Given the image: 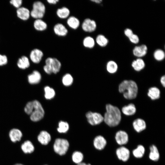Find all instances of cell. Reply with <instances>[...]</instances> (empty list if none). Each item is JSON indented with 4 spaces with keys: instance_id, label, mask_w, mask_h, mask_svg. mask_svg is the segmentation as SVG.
I'll use <instances>...</instances> for the list:
<instances>
[{
    "instance_id": "6da1fadb",
    "label": "cell",
    "mask_w": 165,
    "mask_h": 165,
    "mask_svg": "<svg viewBox=\"0 0 165 165\" xmlns=\"http://www.w3.org/2000/svg\"><path fill=\"white\" fill-rule=\"evenodd\" d=\"M106 112L104 117L105 123L110 127H114L118 125L121 119V112L117 107L111 104L106 105Z\"/></svg>"
},
{
    "instance_id": "7a4b0ae2",
    "label": "cell",
    "mask_w": 165,
    "mask_h": 165,
    "mask_svg": "<svg viewBox=\"0 0 165 165\" xmlns=\"http://www.w3.org/2000/svg\"><path fill=\"white\" fill-rule=\"evenodd\" d=\"M119 91L123 94L125 99L132 100L136 97L138 88L137 83L134 81L125 80L119 84Z\"/></svg>"
},
{
    "instance_id": "3957f363",
    "label": "cell",
    "mask_w": 165,
    "mask_h": 165,
    "mask_svg": "<svg viewBox=\"0 0 165 165\" xmlns=\"http://www.w3.org/2000/svg\"><path fill=\"white\" fill-rule=\"evenodd\" d=\"M45 64L43 69L45 72L49 74H56L60 71L61 66L60 61L57 59L51 57L46 58Z\"/></svg>"
},
{
    "instance_id": "277c9868",
    "label": "cell",
    "mask_w": 165,
    "mask_h": 165,
    "mask_svg": "<svg viewBox=\"0 0 165 165\" xmlns=\"http://www.w3.org/2000/svg\"><path fill=\"white\" fill-rule=\"evenodd\" d=\"M34 109L30 115L31 120L33 122H37L43 117L45 112L41 103L37 100L32 101Z\"/></svg>"
},
{
    "instance_id": "5b68a950",
    "label": "cell",
    "mask_w": 165,
    "mask_h": 165,
    "mask_svg": "<svg viewBox=\"0 0 165 165\" xmlns=\"http://www.w3.org/2000/svg\"><path fill=\"white\" fill-rule=\"evenodd\" d=\"M69 147V143L66 139L58 138L56 139L53 149L57 153L61 156L66 154Z\"/></svg>"
},
{
    "instance_id": "8992f818",
    "label": "cell",
    "mask_w": 165,
    "mask_h": 165,
    "mask_svg": "<svg viewBox=\"0 0 165 165\" xmlns=\"http://www.w3.org/2000/svg\"><path fill=\"white\" fill-rule=\"evenodd\" d=\"M46 12V7L42 2L37 1L35 2L33 5V9L30 15L31 16L36 19H41L44 16Z\"/></svg>"
},
{
    "instance_id": "52a82bcc",
    "label": "cell",
    "mask_w": 165,
    "mask_h": 165,
    "mask_svg": "<svg viewBox=\"0 0 165 165\" xmlns=\"http://www.w3.org/2000/svg\"><path fill=\"white\" fill-rule=\"evenodd\" d=\"M86 116L88 122L92 125L99 124L104 121V117L99 113L89 111Z\"/></svg>"
},
{
    "instance_id": "ba28073f",
    "label": "cell",
    "mask_w": 165,
    "mask_h": 165,
    "mask_svg": "<svg viewBox=\"0 0 165 165\" xmlns=\"http://www.w3.org/2000/svg\"><path fill=\"white\" fill-rule=\"evenodd\" d=\"M82 28V29L86 32H92L96 29L97 24L94 20L87 18L83 21Z\"/></svg>"
},
{
    "instance_id": "9c48e42d",
    "label": "cell",
    "mask_w": 165,
    "mask_h": 165,
    "mask_svg": "<svg viewBox=\"0 0 165 165\" xmlns=\"http://www.w3.org/2000/svg\"><path fill=\"white\" fill-rule=\"evenodd\" d=\"M116 152L118 158L123 161H127L129 158L130 151L125 147L122 146L119 148L117 149Z\"/></svg>"
},
{
    "instance_id": "30bf717a",
    "label": "cell",
    "mask_w": 165,
    "mask_h": 165,
    "mask_svg": "<svg viewBox=\"0 0 165 165\" xmlns=\"http://www.w3.org/2000/svg\"><path fill=\"white\" fill-rule=\"evenodd\" d=\"M115 138L117 143L120 145L126 144L129 140L128 134L125 131L121 130L116 132Z\"/></svg>"
},
{
    "instance_id": "8fae6325",
    "label": "cell",
    "mask_w": 165,
    "mask_h": 165,
    "mask_svg": "<svg viewBox=\"0 0 165 165\" xmlns=\"http://www.w3.org/2000/svg\"><path fill=\"white\" fill-rule=\"evenodd\" d=\"M43 56V53L41 50L35 49L31 51L30 57L33 62L38 64L41 61Z\"/></svg>"
},
{
    "instance_id": "7c38bea8",
    "label": "cell",
    "mask_w": 165,
    "mask_h": 165,
    "mask_svg": "<svg viewBox=\"0 0 165 165\" xmlns=\"http://www.w3.org/2000/svg\"><path fill=\"white\" fill-rule=\"evenodd\" d=\"M53 30L55 34L60 36H65L67 35L68 32L65 26L60 23L56 24L53 27Z\"/></svg>"
},
{
    "instance_id": "4fadbf2b",
    "label": "cell",
    "mask_w": 165,
    "mask_h": 165,
    "mask_svg": "<svg viewBox=\"0 0 165 165\" xmlns=\"http://www.w3.org/2000/svg\"><path fill=\"white\" fill-rule=\"evenodd\" d=\"M93 144L95 148L99 150L103 149L107 144V141L105 138L102 136H96L94 139Z\"/></svg>"
},
{
    "instance_id": "5bb4252c",
    "label": "cell",
    "mask_w": 165,
    "mask_h": 165,
    "mask_svg": "<svg viewBox=\"0 0 165 165\" xmlns=\"http://www.w3.org/2000/svg\"><path fill=\"white\" fill-rule=\"evenodd\" d=\"M148 50L147 46L144 44L135 46L133 50L134 55L136 57H141L146 54Z\"/></svg>"
},
{
    "instance_id": "9a60e30c",
    "label": "cell",
    "mask_w": 165,
    "mask_h": 165,
    "mask_svg": "<svg viewBox=\"0 0 165 165\" xmlns=\"http://www.w3.org/2000/svg\"><path fill=\"white\" fill-rule=\"evenodd\" d=\"M28 82L30 84H36L40 82L41 75L38 71L35 70L28 75Z\"/></svg>"
},
{
    "instance_id": "2e32d148",
    "label": "cell",
    "mask_w": 165,
    "mask_h": 165,
    "mask_svg": "<svg viewBox=\"0 0 165 165\" xmlns=\"http://www.w3.org/2000/svg\"><path fill=\"white\" fill-rule=\"evenodd\" d=\"M133 126L134 130L137 132H140L145 130L146 127L145 121L141 118H138L134 120Z\"/></svg>"
},
{
    "instance_id": "e0dca14e",
    "label": "cell",
    "mask_w": 165,
    "mask_h": 165,
    "mask_svg": "<svg viewBox=\"0 0 165 165\" xmlns=\"http://www.w3.org/2000/svg\"><path fill=\"white\" fill-rule=\"evenodd\" d=\"M50 134L46 131H41L38 136V140L43 145H47L51 140Z\"/></svg>"
},
{
    "instance_id": "ac0fdd59",
    "label": "cell",
    "mask_w": 165,
    "mask_h": 165,
    "mask_svg": "<svg viewBox=\"0 0 165 165\" xmlns=\"http://www.w3.org/2000/svg\"><path fill=\"white\" fill-rule=\"evenodd\" d=\"M22 134L18 129L13 128L11 129L9 132V136L11 140L13 142L20 141L22 137Z\"/></svg>"
},
{
    "instance_id": "d6986e66",
    "label": "cell",
    "mask_w": 165,
    "mask_h": 165,
    "mask_svg": "<svg viewBox=\"0 0 165 165\" xmlns=\"http://www.w3.org/2000/svg\"><path fill=\"white\" fill-rule=\"evenodd\" d=\"M122 112L125 115L131 116L134 115L136 112V108L135 105L133 103H130L123 107L122 108Z\"/></svg>"
},
{
    "instance_id": "ffe728a7",
    "label": "cell",
    "mask_w": 165,
    "mask_h": 165,
    "mask_svg": "<svg viewBox=\"0 0 165 165\" xmlns=\"http://www.w3.org/2000/svg\"><path fill=\"white\" fill-rule=\"evenodd\" d=\"M17 16L21 20H26L29 17L30 13L29 10L24 7H20L16 11Z\"/></svg>"
},
{
    "instance_id": "44dd1931",
    "label": "cell",
    "mask_w": 165,
    "mask_h": 165,
    "mask_svg": "<svg viewBox=\"0 0 165 165\" xmlns=\"http://www.w3.org/2000/svg\"><path fill=\"white\" fill-rule=\"evenodd\" d=\"M147 95L152 100H157L160 97V91L158 88L152 87L148 89Z\"/></svg>"
},
{
    "instance_id": "7402d4cb",
    "label": "cell",
    "mask_w": 165,
    "mask_h": 165,
    "mask_svg": "<svg viewBox=\"0 0 165 165\" xmlns=\"http://www.w3.org/2000/svg\"><path fill=\"white\" fill-rule=\"evenodd\" d=\"M67 23L69 27L75 30L79 28L80 22L78 18L75 16H71L68 18Z\"/></svg>"
},
{
    "instance_id": "603a6c76",
    "label": "cell",
    "mask_w": 165,
    "mask_h": 165,
    "mask_svg": "<svg viewBox=\"0 0 165 165\" xmlns=\"http://www.w3.org/2000/svg\"><path fill=\"white\" fill-rule=\"evenodd\" d=\"M70 10L67 7H63L58 8L56 11V14L58 17L62 19L68 18L70 14Z\"/></svg>"
},
{
    "instance_id": "cb8c5ba5",
    "label": "cell",
    "mask_w": 165,
    "mask_h": 165,
    "mask_svg": "<svg viewBox=\"0 0 165 165\" xmlns=\"http://www.w3.org/2000/svg\"><path fill=\"white\" fill-rule=\"evenodd\" d=\"M131 66L135 71L138 72L144 69L145 64L143 59L139 58L133 61Z\"/></svg>"
},
{
    "instance_id": "d4e9b609",
    "label": "cell",
    "mask_w": 165,
    "mask_h": 165,
    "mask_svg": "<svg viewBox=\"0 0 165 165\" xmlns=\"http://www.w3.org/2000/svg\"><path fill=\"white\" fill-rule=\"evenodd\" d=\"M150 152L149 157V159L153 161H156L158 160L160 158V154L156 147L152 145L150 147Z\"/></svg>"
},
{
    "instance_id": "484cf974",
    "label": "cell",
    "mask_w": 165,
    "mask_h": 165,
    "mask_svg": "<svg viewBox=\"0 0 165 165\" xmlns=\"http://www.w3.org/2000/svg\"><path fill=\"white\" fill-rule=\"evenodd\" d=\"M17 65L20 68L24 69L28 68L30 63L28 58L26 56H23L19 59L17 62Z\"/></svg>"
},
{
    "instance_id": "4316f807",
    "label": "cell",
    "mask_w": 165,
    "mask_h": 165,
    "mask_svg": "<svg viewBox=\"0 0 165 165\" xmlns=\"http://www.w3.org/2000/svg\"><path fill=\"white\" fill-rule=\"evenodd\" d=\"M21 148L23 152L25 153H30L34 150V146L29 141H25L21 145Z\"/></svg>"
},
{
    "instance_id": "83f0119b",
    "label": "cell",
    "mask_w": 165,
    "mask_h": 165,
    "mask_svg": "<svg viewBox=\"0 0 165 165\" xmlns=\"http://www.w3.org/2000/svg\"><path fill=\"white\" fill-rule=\"evenodd\" d=\"M34 26L36 30L38 31H43L47 28L46 23L40 19H36L34 23Z\"/></svg>"
},
{
    "instance_id": "f1b7e54d",
    "label": "cell",
    "mask_w": 165,
    "mask_h": 165,
    "mask_svg": "<svg viewBox=\"0 0 165 165\" xmlns=\"http://www.w3.org/2000/svg\"><path fill=\"white\" fill-rule=\"evenodd\" d=\"M95 42L94 39L92 37L87 36L83 39L82 43L85 47L91 49L94 46Z\"/></svg>"
},
{
    "instance_id": "f546056e",
    "label": "cell",
    "mask_w": 165,
    "mask_h": 165,
    "mask_svg": "<svg viewBox=\"0 0 165 165\" xmlns=\"http://www.w3.org/2000/svg\"><path fill=\"white\" fill-rule=\"evenodd\" d=\"M118 66L117 63L114 61H108L106 64V69L108 72L111 74L115 73L117 71Z\"/></svg>"
},
{
    "instance_id": "4dcf8cb0",
    "label": "cell",
    "mask_w": 165,
    "mask_h": 165,
    "mask_svg": "<svg viewBox=\"0 0 165 165\" xmlns=\"http://www.w3.org/2000/svg\"><path fill=\"white\" fill-rule=\"evenodd\" d=\"M95 42L99 46L104 47L107 45L108 40L104 35L100 34L96 37Z\"/></svg>"
},
{
    "instance_id": "1f68e13d",
    "label": "cell",
    "mask_w": 165,
    "mask_h": 165,
    "mask_svg": "<svg viewBox=\"0 0 165 165\" xmlns=\"http://www.w3.org/2000/svg\"><path fill=\"white\" fill-rule=\"evenodd\" d=\"M145 152V148L144 147L141 145H139L133 150V154L136 158H140L143 156Z\"/></svg>"
},
{
    "instance_id": "d6a6232c",
    "label": "cell",
    "mask_w": 165,
    "mask_h": 165,
    "mask_svg": "<svg viewBox=\"0 0 165 165\" xmlns=\"http://www.w3.org/2000/svg\"><path fill=\"white\" fill-rule=\"evenodd\" d=\"M45 97L47 100L51 99L55 96V92L54 90L49 86H46L44 88Z\"/></svg>"
},
{
    "instance_id": "836d02e7",
    "label": "cell",
    "mask_w": 165,
    "mask_h": 165,
    "mask_svg": "<svg viewBox=\"0 0 165 165\" xmlns=\"http://www.w3.org/2000/svg\"><path fill=\"white\" fill-rule=\"evenodd\" d=\"M72 158L74 162L79 164L82 163L83 160V156L81 152L76 151L73 153Z\"/></svg>"
},
{
    "instance_id": "e575fe53",
    "label": "cell",
    "mask_w": 165,
    "mask_h": 165,
    "mask_svg": "<svg viewBox=\"0 0 165 165\" xmlns=\"http://www.w3.org/2000/svg\"><path fill=\"white\" fill-rule=\"evenodd\" d=\"M69 129V126L67 122L61 121L59 123L57 130L59 133H66Z\"/></svg>"
},
{
    "instance_id": "d590c367",
    "label": "cell",
    "mask_w": 165,
    "mask_h": 165,
    "mask_svg": "<svg viewBox=\"0 0 165 165\" xmlns=\"http://www.w3.org/2000/svg\"><path fill=\"white\" fill-rule=\"evenodd\" d=\"M153 56L156 60L161 61L164 59L165 57V53L161 49H157L153 53Z\"/></svg>"
},
{
    "instance_id": "8d00e7d4",
    "label": "cell",
    "mask_w": 165,
    "mask_h": 165,
    "mask_svg": "<svg viewBox=\"0 0 165 165\" xmlns=\"http://www.w3.org/2000/svg\"><path fill=\"white\" fill-rule=\"evenodd\" d=\"M73 82V77L69 74H66L63 77L62 82L63 84L65 86H70L72 83Z\"/></svg>"
},
{
    "instance_id": "74e56055",
    "label": "cell",
    "mask_w": 165,
    "mask_h": 165,
    "mask_svg": "<svg viewBox=\"0 0 165 165\" xmlns=\"http://www.w3.org/2000/svg\"><path fill=\"white\" fill-rule=\"evenodd\" d=\"M33 109L34 108L32 101L28 102L26 104L24 109L25 112L27 114L30 115L32 112Z\"/></svg>"
},
{
    "instance_id": "f35d334b",
    "label": "cell",
    "mask_w": 165,
    "mask_h": 165,
    "mask_svg": "<svg viewBox=\"0 0 165 165\" xmlns=\"http://www.w3.org/2000/svg\"><path fill=\"white\" fill-rule=\"evenodd\" d=\"M130 41L133 43L137 44L139 42V39L138 36L135 34H133L129 38Z\"/></svg>"
},
{
    "instance_id": "ab89813d",
    "label": "cell",
    "mask_w": 165,
    "mask_h": 165,
    "mask_svg": "<svg viewBox=\"0 0 165 165\" xmlns=\"http://www.w3.org/2000/svg\"><path fill=\"white\" fill-rule=\"evenodd\" d=\"M10 3L13 5L14 7L17 8H19L21 6L22 3L21 0H11L10 2Z\"/></svg>"
},
{
    "instance_id": "60d3db41",
    "label": "cell",
    "mask_w": 165,
    "mask_h": 165,
    "mask_svg": "<svg viewBox=\"0 0 165 165\" xmlns=\"http://www.w3.org/2000/svg\"><path fill=\"white\" fill-rule=\"evenodd\" d=\"M8 61L7 57L5 55L0 54V66H3L6 64Z\"/></svg>"
},
{
    "instance_id": "b9f144b4",
    "label": "cell",
    "mask_w": 165,
    "mask_h": 165,
    "mask_svg": "<svg viewBox=\"0 0 165 165\" xmlns=\"http://www.w3.org/2000/svg\"><path fill=\"white\" fill-rule=\"evenodd\" d=\"M125 35L128 38L131 36L134 33L130 29L126 28L124 31Z\"/></svg>"
},
{
    "instance_id": "7bdbcfd3",
    "label": "cell",
    "mask_w": 165,
    "mask_h": 165,
    "mask_svg": "<svg viewBox=\"0 0 165 165\" xmlns=\"http://www.w3.org/2000/svg\"><path fill=\"white\" fill-rule=\"evenodd\" d=\"M160 82L162 86L164 87L165 86V76H162L160 78Z\"/></svg>"
},
{
    "instance_id": "ee69618b",
    "label": "cell",
    "mask_w": 165,
    "mask_h": 165,
    "mask_svg": "<svg viewBox=\"0 0 165 165\" xmlns=\"http://www.w3.org/2000/svg\"><path fill=\"white\" fill-rule=\"evenodd\" d=\"M47 2L50 4L55 5L59 1V0H47Z\"/></svg>"
},
{
    "instance_id": "f6af8a7d",
    "label": "cell",
    "mask_w": 165,
    "mask_h": 165,
    "mask_svg": "<svg viewBox=\"0 0 165 165\" xmlns=\"http://www.w3.org/2000/svg\"><path fill=\"white\" fill-rule=\"evenodd\" d=\"M91 1H92V2H94L95 3H97V4L100 3L102 1V0H91Z\"/></svg>"
},
{
    "instance_id": "bcb514c9",
    "label": "cell",
    "mask_w": 165,
    "mask_h": 165,
    "mask_svg": "<svg viewBox=\"0 0 165 165\" xmlns=\"http://www.w3.org/2000/svg\"><path fill=\"white\" fill-rule=\"evenodd\" d=\"M78 165H91L90 164H86L84 163H81L79 164H78Z\"/></svg>"
},
{
    "instance_id": "7dc6e473",
    "label": "cell",
    "mask_w": 165,
    "mask_h": 165,
    "mask_svg": "<svg viewBox=\"0 0 165 165\" xmlns=\"http://www.w3.org/2000/svg\"><path fill=\"white\" fill-rule=\"evenodd\" d=\"M15 165H23L21 164H15Z\"/></svg>"
}]
</instances>
